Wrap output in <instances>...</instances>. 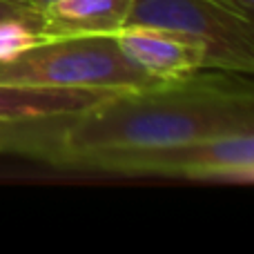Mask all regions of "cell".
<instances>
[{"label": "cell", "instance_id": "1", "mask_svg": "<svg viewBox=\"0 0 254 254\" xmlns=\"http://www.w3.org/2000/svg\"><path fill=\"white\" fill-rule=\"evenodd\" d=\"M254 131L248 74L198 69L149 87L114 92L67 116L56 167L96 152L145 149Z\"/></svg>", "mask_w": 254, "mask_h": 254}, {"label": "cell", "instance_id": "2", "mask_svg": "<svg viewBox=\"0 0 254 254\" xmlns=\"http://www.w3.org/2000/svg\"><path fill=\"white\" fill-rule=\"evenodd\" d=\"M0 83L129 92L163 80L134 65L116 36H54L0 63Z\"/></svg>", "mask_w": 254, "mask_h": 254}, {"label": "cell", "instance_id": "3", "mask_svg": "<svg viewBox=\"0 0 254 254\" xmlns=\"http://www.w3.org/2000/svg\"><path fill=\"white\" fill-rule=\"evenodd\" d=\"M67 167L127 176H179L205 183L250 185L254 181V131L165 147L85 154Z\"/></svg>", "mask_w": 254, "mask_h": 254}, {"label": "cell", "instance_id": "4", "mask_svg": "<svg viewBox=\"0 0 254 254\" xmlns=\"http://www.w3.org/2000/svg\"><path fill=\"white\" fill-rule=\"evenodd\" d=\"M127 25L158 27L203 45L207 69L254 71L252 13L223 0H131Z\"/></svg>", "mask_w": 254, "mask_h": 254}, {"label": "cell", "instance_id": "5", "mask_svg": "<svg viewBox=\"0 0 254 254\" xmlns=\"http://www.w3.org/2000/svg\"><path fill=\"white\" fill-rule=\"evenodd\" d=\"M114 36L119 47L134 65L161 80H174L198 69H207L205 47L174 31L125 25Z\"/></svg>", "mask_w": 254, "mask_h": 254}, {"label": "cell", "instance_id": "6", "mask_svg": "<svg viewBox=\"0 0 254 254\" xmlns=\"http://www.w3.org/2000/svg\"><path fill=\"white\" fill-rule=\"evenodd\" d=\"M114 92L83 87L0 83V119H49L71 116L96 105Z\"/></svg>", "mask_w": 254, "mask_h": 254}, {"label": "cell", "instance_id": "7", "mask_svg": "<svg viewBox=\"0 0 254 254\" xmlns=\"http://www.w3.org/2000/svg\"><path fill=\"white\" fill-rule=\"evenodd\" d=\"M131 0H52L43 7V34L114 36L127 25Z\"/></svg>", "mask_w": 254, "mask_h": 254}, {"label": "cell", "instance_id": "8", "mask_svg": "<svg viewBox=\"0 0 254 254\" xmlns=\"http://www.w3.org/2000/svg\"><path fill=\"white\" fill-rule=\"evenodd\" d=\"M67 116L0 119V154H18L56 165Z\"/></svg>", "mask_w": 254, "mask_h": 254}, {"label": "cell", "instance_id": "9", "mask_svg": "<svg viewBox=\"0 0 254 254\" xmlns=\"http://www.w3.org/2000/svg\"><path fill=\"white\" fill-rule=\"evenodd\" d=\"M45 38L47 36L40 34L36 27L27 25L25 20H18V18L0 20V63L11 61V58L29 52L31 47L40 45Z\"/></svg>", "mask_w": 254, "mask_h": 254}, {"label": "cell", "instance_id": "10", "mask_svg": "<svg viewBox=\"0 0 254 254\" xmlns=\"http://www.w3.org/2000/svg\"><path fill=\"white\" fill-rule=\"evenodd\" d=\"M7 18L25 20L27 25L36 27L43 34L45 16H43V9L36 7V4L20 2V0H0V20H7Z\"/></svg>", "mask_w": 254, "mask_h": 254}, {"label": "cell", "instance_id": "11", "mask_svg": "<svg viewBox=\"0 0 254 254\" xmlns=\"http://www.w3.org/2000/svg\"><path fill=\"white\" fill-rule=\"evenodd\" d=\"M20 2H29V4H36V7H40V9H43L45 4H49V2H52V0H20Z\"/></svg>", "mask_w": 254, "mask_h": 254}, {"label": "cell", "instance_id": "12", "mask_svg": "<svg viewBox=\"0 0 254 254\" xmlns=\"http://www.w3.org/2000/svg\"><path fill=\"white\" fill-rule=\"evenodd\" d=\"M239 4H241L243 9H246V11H250L252 13V4H254V0H237Z\"/></svg>", "mask_w": 254, "mask_h": 254}]
</instances>
